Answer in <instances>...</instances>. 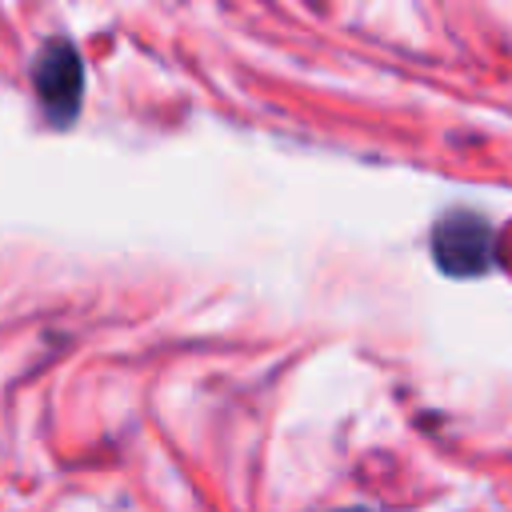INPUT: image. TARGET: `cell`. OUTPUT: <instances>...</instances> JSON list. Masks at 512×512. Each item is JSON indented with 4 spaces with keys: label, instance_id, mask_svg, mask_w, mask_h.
I'll use <instances>...</instances> for the list:
<instances>
[{
    "label": "cell",
    "instance_id": "obj_1",
    "mask_svg": "<svg viewBox=\"0 0 512 512\" xmlns=\"http://www.w3.org/2000/svg\"><path fill=\"white\" fill-rule=\"evenodd\" d=\"M428 248L440 272L448 276H484L496 264V228L476 208H448L432 232Z\"/></svg>",
    "mask_w": 512,
    "mask_h": 512
},
{
    "label": "cell",
    "instance_id": "obj_2",
    "mask_svg": "<svg viewBox=\"0 0 512 512\" xmlns=\"http://www.w3.org/2000/svg\"><path fill=\"white\" fill-rule=\"evenodd\" d=\"M32 88L52 128H72L84 100V60L68 36H48L32 60Z\"/></svg>",
    "mask_w": 512,
    "mask_h": 512
},
{
    "label": "cell",
    "instance_id": "obj_3",
    "mask_svg": "<svg viewBox=\"0 0 512 512\" xmlns=\"http://www.w3.org/2000/svg\"><path fill=\"white\" fill-rule=\"evenodd\" d=\"M344 512H364V508H344Z\"/></svg>",
    "mask_w": 512,
    "mask_h": 512
}]
</instances>
